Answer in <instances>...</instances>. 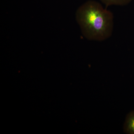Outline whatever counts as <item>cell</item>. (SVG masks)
I'll return each mask as SVG.
<instances>
[{
	"label": "cell",
	"instance_id": "obj_2",
	"mask_svg": "<svg viewBox=\"0 0 134 134\" xmlns=\"http://www.w3.org/2000/svg\"><path fill=\"white\" fill-rule=\"evenodd\" d=\"M124 127L125 132L127 133L134 134V111L127 116Z\"/></svg>",
	"mask_w": 134,
	"mask_h": 134
},
{
	"label": "cell",
	"instance_id": "obj_3",
	"mask_svg": "<svg viewBox=\"0 0 134 134\" xmlns=\"http://www.w3.org/2000/svg\"><path fill=\"white\" fill-rule=\"evenodd\" d=\"M107 7L111 5L125 6L130 3L132 0H99Z\"/></svg>",
	"mask_w": 134,
	"mask_h": 134
},
{
	"label": "cell",
	"instance_id": "obj_1",
	"mask_svg": "<svg viewBox=\"0 0 134 134\" xmlns=\"http://www.w3.org/2000/svg\"><path fill=\"white\" fill-rule=\"evenodd\" d=\"M76 19L83 35L89 40L104 41L112 34V13L96 1H88L79 7Z\"/></svg>",
	"mask_w": 134,
	"mask_h": 134
}]
</instances>
